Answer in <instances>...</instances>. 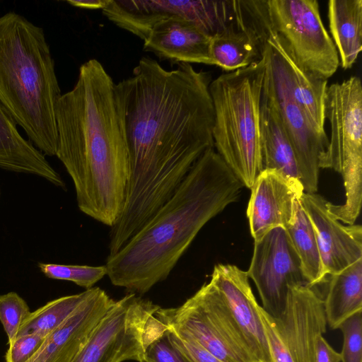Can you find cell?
I'll list each match as a JSON object with an SVG mask.
<instances>
[{"label":"cell","mask_w":362,"mask_h":362,"mask_svg":"<svg viewBox=\"0 0 362 362\" xmlns=\"http://www.w3.org/2000/svg\"><path fill=\"white\" fill-rule=\"evenodd\" d=\"M209 72L187 63L166 70L141 58L115 85L127 139L129 176L110 246L123 247L172 197L199 158L214 147Z\"/></svg>","instance_id":"obj_1"},{"label":"cell","mask_w":362,"mask_h":362,"mask_svg":"<svg viewBox=\"0 0 362 362\" xmlns=\"http://www.w3.org/2000/svg\"><path fill=\"white\" fill-rule=\"evenodd\" d=\"M112 77L95 59L83 63L73 88L57 102L56 156L71 177L83 214L112 226L129 176L127 139Z\"/></svg>","instance_id":"obj_2"},{"label":"cell","mask_w":362,"mask_h":362,"mask_svg":"<svg viewBox=\"0 0 362 362\" xmlns=\"http://www.w3.org/2000/svg\"><path fill=\"white\" fill-rule=\"evenodd\" d=\"M243 187L214 148L207 150L172 197L107 257L111 283L142 295L165 280L204 226L236 202Z\"/></svg>","instance_id":"obj_3"},{"label":"cell","mask_w":362,"mask_h":362,"mask_svg":"<svg viewBox=\"0 0 362 362\" xmlns=\"http://www.w3.org/2000/svg\"><path fill=\"white\" fill-rule=\"evenodd\" d=\"M62 95L42 28L8 12L0 17V103L43 153L56 156V104Z\"/></svg>","instance_id":"obj_4"},{"label":"cell","mask_w":362,"mask_h":362,"mask_svg":"<svg viewBox=\"0 0 362 362\" xmlns=\"http://www.w3.org/2000/svg\"><path fill=\"white\" fill-rule=\"evenodd\" d=\"M266 59L223 74L209 86L214 147L243 184L251 188L262 170L260 103Z\"/></svg>","instance_id":"obj_5"},{"label":"cell","mask_w":362,"mask_h":362,"mask_svg":"<svg viewBox=\"0 0 362 362\" xmlns=\"http://www.w3.org/2000/svg\"><path fill=\"white\" fill-rule=\"evenodd\" d=\"M325 119L330 124V138L322 155L320 168L333 169L342 176L346 192L344 204L329 203L335 218L354 224L362 201V85L351 76L327 86L325 101Z\"/></svg>","instance_id":"obj_6"},{"label":"cell","mask_w":362,"mask_h":362,"mask_svg":"<svg viewBox=\"0 0 362 362\" xmlns=\"http://www.w3.org/2000/svg\"><path fill=\"white\" fill-rule=\"evenodd\" d=\"M160 307L136 293L115 300L72 362H144L148 346L166 329Z\"/></svg>","instance_id":"obj_7"},{"label":"cell","mask_w":362,"mask_h":362,"mask_svg":"<svg viewBox=\"0 0 362 362\" xmlns=\"http://www.w3.org/2000/svg\"><path fill=\"white\" fill-rule=\"evenodd\" d=\"M155 315L168 329L196 341L223 362H257L209 282L180 306L160 308Z\"/></svg>","instance_id":"obj_8"},{"label":"cell","mask_w":362,"mask_h":362,"mask_svg":"<svg viewBox=\"0 0 362 362\" xmlns=\"http://www.w3.org/2000/svg\"><path fill=\"white\" fill-rule=\"evenodd\" d=\"M272 29L305 71L328 79L337 70L336 47L322 21L316 0H265Z\"/></svg>","instance_id":"obj_9"},{"label":"cell","mask_w":362,"mask_h":362,"mask_svg":"<svg viewBox=\"0 0 362 362\" xmlns=\"http://www.w3.org/2000/svg\"><path fill=\"white\" fill-rule=\"evenodd\" d=\"M274 362H315V344L327 329L324 302L308 284L289 287L284 309L274 317L259 308Z\"/></svg>","instance_id":"obj_10"},{"label":"cell","mask_w":362,"mask_h":362,"mask_svg":"<svg viewBox=\"0 0 362 362\" xmlns=\"http://www.w3.org/2000/svg\"><path fill=\"white\" fill-rule=\"evenodd\" d=\"M104 16L143 41L154 23L178 16L194 22L210 37L226 30L237 16V0L156 1L110 0Z\"/></svg>","instance_id":"obj_11"},{"label":"cell","mask_w":362,"mask_h":362,"mask_svg":"<svg viewBox=\"0 0 362 362\" xmlns=\"http://www.w3.org/2000/svg\"><path fill=\"white\" fill-rule=\"evenodd\" d=\"M262 52L266 59L265 81L293 148L304 192L315 193L318 187L320 162L327 148L329 139L314 127L292 98L279 57L266 40Z\"/></svg>","instance_id":"obj_12"},{"label":"cell","mask_w":362,"mask_h":362,"mask_svg":"<svg viewBox=\"0 0 362 362\" xmlns=\"http://www.w3.org/2000/svg\"><path fill=\"white\" fill-rule=\"evenodd\" d=\"M247 273L255 284L262 308L274 317L284 309L290 286L308 284L300 259L282 227L274 228L255 240Z\"/></svg>","instance_id":"obj_13"},{"label":"cell","mask_w":362,"mask_h":362,"mask_svg":"<svg viewBox=\"0 0 362 362\" xmlns=\"http://www.w3.org/2000/svg\"><path fill=\"white\" fill-rule=\"evenodd\" d=\"M239 328L257 362H274L260 317V305L247 272L233 264L215 265L209 281Z\"/></svg>","instance_id":"obj_14"},{"label":"cell","mask_w":362,"mask_h":362,"mask_svg":"<svg viewBox=\"0 0 362 362\" xmlns=\"http://www.w3.org/2000/svg\"><path fill=\"white\" fill-rule=\"evenodd\" d=\"M300 202L313 226L325 278L362 258L361 225H344L329 209V202L316 193L303 192Z\"/></svg>","instance_id":"obj_15"},{"label":"cell","mask_w":362,"mask_h":362,"mask_svg":"<svg viewBox=\"0 0 362 362\" xmlns=\"http://www.w3.org/2000/svg\"><path fill=\"white\" fill-rule=\"evenodd\" d=\"M250 189L247 216L254 240L274 228L289 225L304 192L299 180L271 169L262 170Z\"/></svg>","instance_id":"obj_16"},{"label":"cell","mask_w":362,"mask_h":362,"mask_svg":"<svg viewBox=\"0 0 362 362\" xmlns=\"http://www.w3.org/2000/svg\"><path fill=\"white\" fill-rule=\"evenodd\" d=\"M114 301L104 290L92 287L88 297L45 338L28 362H72Z\"/></svg>","instance_id":"obj_17"},{"label":"cell","mask_w":362,"mask_h":362,"mask_svg":"<svg viewBox=\"0 0 362 362\" xmlns=\"http://www.w3.org/2000/svg\"><path fill=\"white\" fill-rule=\"evenodd\" d=\"M211 40L194 22L171 16L153 25L144 40V50L173 64L215 65L211 56Z\"/></svg>","instance_id":"obj_18"},{"label":"cell","mask_w":362,"mask_h":362,"mask_svg":"<svg viewBox=\"0 0 362 362\" xmlns=\"http://www.w3.org/2000/svg\"><path fill=\"white\" fill-rule=\"evenodd\" d=\"M264 35L267 42L277 54L281 64L290 94L314 127L322 134L325 131V101L327 80L303 69L294 59L287 46L270 25L267 11Z\"/></svg>","instance_id":"obj_19"},{"label":"cell","mask_w":362,"mask_h":362,"mask_svg":"<svg viewBox=\"0 0 362 362\" xmlns=\"http://www.w3.org/2000/svg\"><path fill=\"white\" fill-rule=\"evenodd\" d=\"M237 4L234 23L211 40L214 64L228 72L245 68L262 57V42L250 23L244 0H237Z\"/></svg>","instance_id":"obj_20"},{"label":"cell","mask_w":362,"mask_h":362,"mask_svg":"<svg viewBox=\"0 0 362 362\" xmlns=\"http://www.w3.org/2000/svg\"><path fill=\"white\" fill-rule=\"evenodd\" d=\"M16 124L0 103V168L35 175L64 188L65 183L59 174L45 155L21 136Z\"/></svg>","instance_id":"obj_21"},{"label":"cell","mask_w":362,"mask_h":362,"mask_svg":"<svg viewBox=\"0 0 362 362\" xmlns=\"http://www.w3.org/2000/svg\"><path fill=\"white\" fill-rule=\"evenodd\" d=\"M260 136L262 170H274L287 177L300 180L293 148L278 115L264 76L260 103Z\"/></svg>","instance_id":"obj_22"},{"label":"cell","mask_w":362,"mask_h":362,"mask_svg":"<svg viewBox=\"0 0 362 362\" xmlns=\"http://www.w3.org/2000/svg\"><path fill=\"white\" fill-rule=\"evenodd\" d=\"M328 17L339 64L350 69L362 49V0H330Z\"/></svg>","instance_id":"obj_23"},{"label":"cell","mask_w":362,"mask_h":362,"mask_svg":"<svg viewBox=\"0 0 362 362\" xmlns=\"http://www.w3.org/2000/svg\"><path fill=\"white\" fill-rule=\"evenodd\" d=\"M323 299L327 324L332 329L362 311V258L329 276Z\"/></svg>","instance_id":"obj_24"},{"label":"cell","mask_w":362,"mask_h":362,"mask_svg":"<svg viewBox=\"0 0 362 362\" xmlns=\"http://www.w3.org/2000/svg\"><path fill=\"white\" fill-rule=\"evenodd\" d=\"M285 230L300 259L308 284L314 286L323 282L325 276L315 230L300 199L294 217Z\"/></svg>","instance_id":"obj_25"},{"label":"cell","mask_w":362,"mask_h":362,"mask_svg":"<svg viewBox=\"0 0 362 362\" xmlns=\"http://www.w3.org/2000/svg\"><path fill=\"white\" fill-rule=\"evenodd\" d=\"M91 288L78 294L57 298L35 311L30 312L20 327L17 336L37 334L46 337L79 307L88 297Z\"/></svg>","instance_id":"obj_26"},{"label":"cell","mask_w":362,"mask_h":362,"mask_svg":"<svg viewBox=\"0 0 362 362\" xmlns=\"http://www.w3.org/2000/svg\"><path fill=\"white\" fill-rule=\"evenodd\" d=\"M39 267L50 279L71 281L86 289L93 287L107 275L105 265L93 267L40 263Z\"/></svg>","instance_id":"obj_27"},{"label":"cell","mask_w":362,"mask_h":362,"mask_svg":"<svg viewBox=\"0 0 362 362\" xmlns=\"http://www.w3.org/2000/svg\"><path fill=\"white\" fill-rule=\"evenodd\" d=\"M30 313L27 303L16 292L0 296V320L8 336V344L15 339Z\"/></svg>","instance_id":"obj_28"},{"label":"cell","mask_w":362,"mask_h":362,"mask_svg":"<svg viewBox=\"0 0 362 362\" xmlns=\"http://www.w3.org/2000/svg\"><path fill=\"white\" fill-rule=\"evenodd\" d=\"M338 329L343 334L341 362H362L361 311L344 320Z\"/></svg>","instance_id":"obj_29"},{"label":"cell","mask_w":362,"mask_h":362,"mask_svg":"<svg viewBox=\"0 0 362 362\" xmlns=\"http://www.w3.org/2000/svg\"><path fill=\"white\" fill-rule=\"evenodd\" d=\"M144 362H188L170 340L167 329L146 348Z\"/></svg>","instance_id":"obj_30"},{"label":"cell","mask_w":362,"mask_h":362,"mask_svg":"<svg viewBox=\"0 0 362 362\" xmlns=\"http://www.w3.org/2000/svg\"><path fill=\"white\" fill-rule=\"evenodd\" d=\"M45 337L37 334L17 336L6 354V362H28L38 351Z\"/></svg>","instance_id":"obj_31"},{"label":"cell","mask_w":362,"mask_h":362,"mask_svg":"<svg viewBox=\"0 0 362 362\" xmlns=\"http://www.w3.org/2000/svg\"><path fill=\"white\" fill-rule=\"evenodd\" d=\"M168 330L170 340L188 362H223L196 341Z\"/></svg>","instance_id":"obj_32"},{"label":"cell","mask_w":362,"mask_h":362,"mask_svg":"<svg viewBox=\"0 0 362 362\" xmlns=\"http://www.w3.org/2000/svg\"><path fill=\"white\" fill-rule=\"evenodd\" d=\"M315 362H341V354L328 344L322 334L316 341Z\"/></svg>","instance_id":"obj_33"},{"label":"cell","mask_w":362,"mask_h":362,"mask_svg":"<svg viewBox=\"0 0 362 362\" xmlns=\"http://www.w3.org/2000/svg\"><path fill=\"white\" fill-rule=\"evenodd\" d=\"M109 1L110 0H70L66 2L71 6L78 8L103 9L108 4Z\"/></svg>","instance_id":"obj_34"}]
</instances>
